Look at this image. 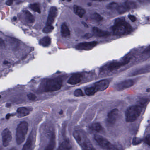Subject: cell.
<instances>
[{
    "mask_svg": "<svg viewBox=\"0 0 150 150\" xmlns=\"http://www.w3.org/2000/svg\"><path fill=\"white\" fill-rule=\"evenodd\" d=\"M93 32L95 36L98 37H106L110 35V33L108 31H104L96 27L93 28Z\"/></svg>",
    "mask_w": 150,
    "mask_h": 150,
    "instance_id": "obj_16",
    "label": "cell"
},
{
    "mask_svg": "<svg viewBox=\"0 0 150 150\" xmlns=\"http://www.w3.org/2000/svg\"><path fill=\"white\" fill-rule=\"evenodd\" d=\"M55 145V135L54 134L52 136L51 138L49 144L47 146V148H46V150H52L54 149V146Z\"/></svg>",
    "mask_w": 150,
    "mask_h": 150,
    "instance_id": "obj_28",
    "label": "cell"
},
{
    "mask_svg": "<svg viewBox=\"0 0 150 150\" xmlns=\"http://www.w3.org/2000/svg\"><path fill=\"white\" fill-rule=\"evenodd\" d=\"M65 0H62V1H65Z\"/></svg>",
    "mask_w": 150,
    "mask_h": 150,
    "instance_id": "obj_51",
    "label": "cell"
},
{
    "mask_svg": "<svg viewBox=\"0 0 150 150\" xmlns=\"http://www.w3.org/2000/svg\"><path fill=\"white\" fill-rule=\"evenodd\" d=\"M61 35L63 38L69 37L71 35V31L66 23H63L61 26Z\"/></svg>",
    "mask_w": 150,
    "mask_h": 150,
    "instance_id": "obj_18",
    "label": "cell"
},
{
    "mask_svg": "<svg viewBox=\"0 0 150 150\" xmlns=\"http://www.w3.org/2000/svg\"><path fill=\"white\" fill-rule=\"evenodd\" d=\"M54 27L52 25H46L43 29L42 31L44 33H51L54 30Z\"/></svg>",
    "mask_w": 150,
    "mask_h": 150,
    "instance_id": "obj_30",
    "label": "cell"
},
{
    "mask_svg": "<svg viewBox=\"0 0 150 150\" xmlns=\"http://www.w3.org/2000/svg\"><path fill=\"white\" fill-rule=\"evenodd\" d=\"M143 141L142 139L139 137H134L132 139V144L133 145H137L139 144H141Z\"/></svg>",
    "mask_w": 150,
    "mask_h": 150,
    "instance_id": "obj_31",
    "label": "cell"
},
{
    "mask_svg": "<svg viewBox=\"0 0 150 150\" xmlns=\"http://www.w3.org/2000/svg\"><path fill=\"white\" fill-rule=\"evenodd\" d=\"M6 107L8 108H10L11 107V104L10 103H7L6 104Z\"/></svg>",
    "mask_w": 150,
    "mask_h": 150,
    "instance_id": "obj_43",
    "label": "cell"
},
{
    "mask_svg": "<svg viewBox=\"0 0 150 150\" xmlns=\"http://www.w3.org/2000/svg\"><path fill=\"white\" fill-rule=\"evenodd\" d=\"M28 97L30 100L34 101L36 99V96L34 94L30 93L28 95Z\"/></svg>",
    "mask_w": 150,
    "mask_h": 150,
    "instance_id": "obj_36",
    "label": "cell"
},
{
    "mask_svg": "<svg viewBox=\"0 0 150 150\" xmlns=\"http://www.w3.org/2000/svg\"><path fill=\"white\" fill-rule=\"evenodd\" d=\"M72 147L69 140H67L64 141L59 146V150H70Z\"/></svg>",
    "mask_w": 150,
    "mask_h": 150,
    "instance_id": "obj_23",
    "label": "cell"
},
{
    "mask_svg": "<svg viewBox=\"0 0 150 150\" xmlns=\"http://www.w3.org/2000/svg\"><path fill=\"white\" fill-rule=\"evenodd\" d=\"M8 64V61H5V62H4V64Z\"/></svg>",
    "mask_w": 150,
    "mask_h": 150,
    "instance_id": "obj_45",
    "label": "cell"
},
{
    "mask_svg": "<svg viewBox=\"0 0 150 150\" xmlns=\"http://www.w3.org/2000/svg\"><path fill=\"white\" fill-rule=\"evenodd\" d=\"M72 0H67V1H68V2H70V1H71Z\"/></svg>",
    "mask_w": 150,
    "mask_h": 150,
    "instance_id": "obj_47",
    "label": "cell"
},
{
    "mask_svg": "<svg viewBox=\"0 0 150 150\" xmlns=\"http://www.w3.org/2000/svg\"><path fill=\"white\" fill-rule=\"evenodd\" d=\"M143 106L136 105L129 107L125 112V117L127 122H135L139 117L143 110Z\"/></svg>",
    "mask_w": 150,
    "mask_h": 150,
    "instance_id": "obj_4",
    "label": "cell"
},
{
    "mask_svg": "<svg viewBox=\"0 0 150 150\" xmlns=\"http://www.w3.org/2000/svg\"><path fill=\"white\" fill-rule=\"evenodd\" d=\"M149 90H150V88H148V89L147 90V92H150V91H149Z\"/></svg>",
    "mask_w": 150,
    "mask_h": 150,
    "instance_id": "obj_48",
    "label": "cell"
},
{
    "mask_svg": "<svg viewBox=\"0 0 150 150\" xmlns=\"http://www.w3.org/2000/svg\"><path fill=\"white\" fill-rule=\"evenodd\" d=\"M59 114H60V115H62V114H63V110H61V111H60V112H59Z\"/></svg>",
    "mask_w": 150,
    "mask_h": 150,
    "instance_id": "obj_44",
    "label": "cell"
},
{
    "mask_svg": "<svg viewBox=\"0 0 150 150\" xmlns=\"http://www.w3.org/2000/svg\"><path fill=\"white\" fill-rule=\"evenodd\" d=\"M94 19L95 21L97 22L101 21L103 20V18L99 14L97 13H95L93 15Z\"/></svg>",
    "mask_w": 150,
    "mask_h": 150,
    "instance_id": "obj_34",
    "label": "cell"
},
{
    "mask_svg": "<svg viewBox=\"0 0 150 150\" xmlns=\"http://www.w3.org/2000/svg\"><path fill=\"white\" fill-rule=\"evenodd\" d=\"M150 135L148 134L146 137L144 139V140L146 144H147L148 146H150Z\"/></svg>",
    "mask_w": 150,
    "mask_h": 150,
    "instance_id": "obj_35",
    "label": "cell"
},
{
    "mask_svg": "<svg viewBox=\"0 0 150 150\" xmlns=\"http://www.w3.org/2000/svg\"><path fill=\"white\" fill-rule=\"evenodd\" d=\"M82 75L80 74H73L67 81V83L70 85H75L81 82Z\"/></svg>",
    "mask_w": 150,
    "mask_h": 150,
    "instance_id": "obj_14",
    "label": "cell"
},
{
    "mask_svg": "<svg viewBox=\"0 0 150 150\" xmlns=\"http://www.w3.org/2000/svg\"><path fill=\"white\" fill-rule=\"evenodd\" d=\"M9 42L14 50H16L18 49L20 46V43L19 42L18 40L11 38L9 39Z\"/></svg>",
    "mask_w": 150,
    "mask_h": 150,
    "instance_id": "obj_26",
    "label": "cell"
},
{
    "mask_svg": "<svg viewBox=\"0 0 150 150\" xmlns=\"http://www.w3.org/2000/svg\"><path fill=\"white\" fill-rule=\"evenodd\" d=\"M92 35L90 34H86V35H84V37L85 38H90L92 37Z\"/></svg>",
    "mask_w": 150,
    "mask_h": 150,
    "instance_id": "obj_40",
    "label": "cell"
},
{
    "mask_svg": "<svg viewBox=\"0 0 150 150\" xmlns=\"http://www.w3.org/2000/svg\"><path fill=\"white\" fill-rule=\"evenodd\" d=\"M25 20L30 23H33L35 22V18L31 13L27 10H23Z\"/></svg>",
    "mask_w": 150,
    "mask_h": 150,
    "instance_id": "obj_20",
    "label": "cell"
},
{
    "mask_svg": "<svg viewBox=\"0 0 150 150\" xmlns=\"http://www.w3.org/2000/svg\"><path fill=\"white\" fill-rule=\"evenodd\" d=\"M91 1H96V0H91Z\"/></svg>",
    "mask_w": 150,
    "mask_h": 150,
    "instance_id": "obj_49",
    "label": "cell"
},
{
    "mask_svg": "<svg viewBox=\"0 0 150 150\" xmlns=\"http://www.w3.org/2000/svg\"><path fill=\"white\" fill-rule=\"evenodd\" d=\"M1 98V96L0 95V99Z\"/></svg>",
    "mask_w": 150,
    "mask_h": 150,
    "instance_id": "obj_50",
    "label": "cell"
},
{
    "mask_svg": "<svg viewBox=\"0 0 150 150\" xmlns=\"http://www.w3.org/2000/svg\"><path fill=\"white\" fill-rule=\"evenodd\" d=\"M14 21H16V17H14L13 18Z\"/></svg>",
    "mask_w": 150,
    "mask_h": 150,
    "instance_id": "obj_46",
    "label": "cell"
},
{
    "mask_svg": "<svg viewBox=\"0 0 150 150\" xmlns=\"http://www.w3.org/2000/svg\"><path fill=\"white\" fill-rule=\"evenodd\" d=\"M58 9L56 7H52L49 11L46 25H52L58 15Z\"/></svg>",
    "mask_w": 150,
    "mask_h": 150,
    "instance_id": "obj_10",
    "label": "cell"
},
{
    "mask_svg": "<svg viewBox=\"0 0 150 150\" xmlns=\"http://www.w3.org/2000/svg\"><path fill=\"white\" fill-rule=\"evenodd\" d=\"M110 85V81L107 79L102 80L96 82L94 87L96 91H103L108 88Z\"/></svg>",
    "mask_w": 150,
    "mask_h": 150,
    "instance_id": "obj_11",
    "label": "cell"
},
{
    "mask_svg": "<svg viewBox=\"0 0 150 150\" xmlns=\"http://www.w3.org/2000/svg\"><path fill=\"white\" fill-rule=\"evenodd\" d=\"M119 4L116 2H111L107 5V8L110 10H116Z\"/></svg>",
    "mask_w": 150,
    "mask_h": 150,
    "instance_id": "obj_29",
    "label": "cell"
},
{
    "mask_svg": "<svg viewBox=\"0 0 150 150\" xmlns=\"http://www.w3.org/2000/svg\"><path fill=\"white\" fill-rule=\"evenodd\" d=\"M97 44L98 42L96 41L81 42L77 45L76 48L77 50H90L95 47Z\"/></svg>",
    "mask_w": 150,
    "mask_h": 150,
    "instance_id": "obj_8",
    "label": "cell"
},
{
    "mask_svg": "<svg viewBox=\"0 0 150 150\" xmlns=\"http://www.w3.org/2000/svg\"><path fill=\"white\" fill-rule=\"evenodd\" d=\"M129 59H127V60L121 61V62H113L109 64L108 67V70L110 71L117 70V69L121 68L122 67L124 66L125 65L129 64Z\"/></svg>",
    "mask_w": 150,
    "mask_h": 150,
    "instance_id": "obj_13",
    "label": "cell"
},
{
    "mask_svg": "<svg viewBox=\"0 0 150 150\" xmlns=\"http://www.w3.org/2000/svg\"><path fill=\"white\" fill-rule=\"evenodd\" d=\"M39 43L40 45L43 47H48L51 43V39L50 37H44L40 40Z\"/></svg>",
    "mask_w": 150,
    "mask_h": 150,
    "instance_id": "obj_21",
    "label": "cell"
},
{
    "mask_svg": "<svg viewBox=\"0 0 150 150\" xmlns=\"http://www.w3.org/2000/svg\"><path fill=\"white\" fill-rule=\"evenodd\" d=\"M74 137L82 149L84 150H95L92 143L87 136L83 132L75 130L73 133Z\"/></svg>",
    "mask_w": 150,
    "mask_h": 150,
    "instance_id": "obj_3",
    "label": "cell"
},
{
    "mask_svg": "<svg viewBox=\"0 0 150 150\" xmlns=\"http://www.w3.org/2000/svg\"><path fill=\"white\" fill-rule=\"evenodd\" d=\"M14 1H17V0H7V1L6 2V4L8 6H12L13 3Z\"/></svg>",
    "mask_w": 150,
    "mask_h": 150,
    "instance_id": "obj_39",
    "label": "cell"
},
{
    "mask_svg": "<svg viewBox=\"0 0 150 150\" xmlns=\"http://www.w3.org/2000/svg\"><path fill=\"white\" fill-rule=\"evenodd\" d=\"M28 130V123L27 122H21L17 126L16 132V141L18 145L24 142Z\"/></svg>",
    "mask_w": 150,
    "mask_h": 150,
    "instance_id": "obj_5",
    "label": "cell"
},
{
    "mask_svg": "<svg viewBox=\"0 0 150 150\" xmlns=\"http://www.w3.org/2000/svg\"><path fill=\"white\" fill-rule=\"evenodd\" d=\"M42 85L44 92H54L61 89L63 86V81L59 78L48 79L44 81Z\"/></svg>",
    "mask_w": 150,
    "mask_h": 150,
    "instance_id": "obj_2",
    "label": "cell"
},
{
    "mask_svg": "<svg viewBox=\"0 0 150 150\" xmlns=\"http://www.w3.org/2000/svg\"><path fill=\"white\" fill-rule=\"evenodd\" d=\"M89 128L91 130L96 132H100L103 129L100 123L98 122L92 124L89 126Z\"/></svg>",
    "mask_w": 150,
    "mask_h": 150,
    "instance_id": "obj_22",
    "label": "cell"
},
{
    "mask_svg": "<svg viewBox=\"0 0 150 150\" xmlns=\"http://www.w3.org/2000/svg\"><path fill=\"white\" fill-rule=\"evenodd\" d=\"M96 92H97V91H96L94 86L87 88L85 89V93H86V94L88 96H92L94 95Z\"/></svg>",
    "mask_w": 150,
    "mask_h": 150,
    "instance_id": "obj_25",
    "label": "cell"
},
{
    "mask_svg": "<svg viewBox=\"0 0 150 150\" xmlns=\"http://www.w3.org/2000/svg\"><path fill=\"white\" fill-rule=\"evenodd\" d=\"M29 8L34 12H36V13L39 14L41 13L40 6H39L38 3H34L33 4H31V5H30Z\"/></svg>",
    "mask_w": 150,
    "mask_h": 150,
    "instance_id": "obj_27",
    "label": "cell"
},
{
    "mask_svg": "<svg viewBox=\"0 0 150 150\" xmlns=\"http://www.w3.org/2000/svg\"><path fill=\"white\" fill-rule=\"evenodd\" d=\"M128 17H129V20L132 22H135L136 20H137L136 17L134 16L131 15H129L128 16Z\"/></svg>",
    "mask_w": 150,
    "mask_h": 150,
    "instance_id": "obj_38",
    "label": "cell"
},
{
    "mask_svg": "<svg viewBox=\"0 0 150 150\" xmlns=\"http://www.w3.org/2000/svg\"><path fill=\"white\" fill-rule=\"evenodd\" d=\"M95 140L102 148L106 150H116L117 148L111 144L107 139L100 135H95L94 137Z\"/></svg>",
    "mask_w": 150,
    "mask_h": 150,
    "instance_id": "obj_6",
    "label": "cell"
},
{
    "mask_svg": "<svg viewBox=\"0 0 150 150\" xmlns=\"http://www.w3.org/2000/svg\"><path fill=\"white\" fill-rule=\"evenodd\" d=\"M112 29L114 35L116 36L129 35L132 31L131 26L122 18H117L115 20Z\"/></svg>",
    "mask_w": 150,
    "mask_h": 150,
    "instance_id": "obj_1",
    "label": "cell"
},
{
    "mask_svg": "<svg viewBox=\"0 0 150 150\" xmlns=\"http://www.w3.org/2000/svg\"><path fill=\"white\" fill-rule=\"evenodd\" d=\"M129 10V9L128 8V7L126 6L125 3L124 4H122V5L119 4L116 9L118 13L119 14H123L124 13H126Z\"/></svg>",
    "mask_w": 150,
    "mask_h": 150,
    "instance_id": "obj_24",
    "label": "cell"
},
{
    "mask_svg": "<svg viewBox=\"0 0 150 150\" xmlns=\"http://www.w3.org/2000/svg\"><path fill=\"white\" fill-rule=\"evenodd\" d=\"M134 84L135 82L132 80H125L116 84L115 88V89L118 91H122L131 87Z\"/></svg>",
    "mask_w": 150,
    "mask_h": 150,
    "instance_id": "obj_7",
    "label": "cell"
},
{
    "mask_svg": "<svg viewBox=\"0 0 150 150\" xmlns=\"http://www.w3.org/2000/svg\"><path fill=\"white\" fill-rule=\"evenodd\" d=\"M74 12L76 15L80 18H82L84 15L86 13V11L84 8L79 6H74L73 7Z\"/></svg>",
    "mask_w": 150,
    "mask_h": 150,
    "instance_id": "obj_19",
    "label": "cell"
},
{
    "mask_svg": "<svg viewBox=\"0 0 150 150\" xmlns=\"http://www.w3.org/2000/svg\"><path fill=\"white\" fill-rule=\"evenodd\" d=\"M11 116V114H8V115H7L6 116V118L7 119H9V117H10Z\"/></svg>",
    "mask_w": 150,
    "mask_h": 150,
    "instance_id": "obj_42",
    "label": "cell"
},
{
    "mask_svg": "<svg viewBox=\"0 0 150 150\" xmlns=\"http://www.w3.org/2000/svg\"><path fill=\"white\" fill-rule=\"evenodd\" d=\"M13 138L11 132L8 129H6L3 130L2 132V139L3 145L5 147L9 146L10 142H11Z\"/></svg>",
    "mask_w": 150,
    "mask_h": 150,
    "instance_id": "obj_9",
    "label": "cell"
},
{
    "mask_svg": "<svg viewBox=\"0 0 150 150\" xmlns=\"http://www.w3.org/2000/svg\"><path fill=\"white\" fill-rule=\"evenodd\" d=\"M125 3L129 10L131 9H133V8H136V7H137L136 4L135 2L129 1V2H125Z\"/></svg>",
    "mask_w": 150,
    "mask_h": 150,
    "instance_id": "obj_33",
    "label": "cell"
},
{
    "mask_svg": "<svg viewBox=\"0 0 150 150\" xmlns=\"http://www.w3.org/2000/svg\"><path fill=\"white\" fill-rule=\"evenodd\" d=\"M34 140H35V132H34V131L33 130L31 131L28 137L26 144L23 146V150H28L30 149L33 145Z\"/></svg>",
    "mask_w": 150,
    "mask_h": 150,
    "instance_id": "obj_15",
    "label": "cell"
},
{
    "mask_svg": "<svg viewBox=\"0 0 150 150\" xmlns=\"http://www.w3.org/2000/svg\"><path fill=\"white\" fill-rule=\"evenodd\" d=\"M31 110L30 108L26 107H21L17 109V113L18 114V117H22L26 116L29 115L30 112Z\"/></svg>",
    "mask_w": 150,
    "mask_h": 150,
    "instance_id": "obj_17",
    "label": "cell"
},
{
    "mask_svg": "<svg viewBox=\"0 0 150 150\" xmlns=\"http://www.w3.org/2000/svg\"><path fill=\"white\" fill-rule=\"evenodd\" d=\"M119 110L117 108L112 110L108 115L107 122L110 125H114L118 116Z\"/></svg>",
    "mask_w": 150,
    "mask_h": 150,
    "instance_id": "obj_12",
    "label": "cell"
},
{
    "mask_svg": "<svg viewBox=\"0 0 150 150\" xmlns=\"http://www.w3.org/2000/svg\"><path fill=\"white\" fill-rule=\"evenodd\" d=\"M74 96L76 97H82V96H84V93L82 90L80 89H76L74 91Z\"/></svg>",
    "mask_w": 150,
    "mask_h": 150,
    "instance_id": "obj_32",
    "label": "cell"
},
{
    "mask_svg": "<svg viewBox=\"0 0 150 150\" xmlns=\"http://www.w3.org/2000/svg\"><path fill=\"white\" fill-rule=\"evenodd\" d=\"M6 45L4 40L0 37V48H5Z\"/></svg>",
    "mask_w": 150,
    "mask_h": 150,
    "instance_id": "obj_37",
    "label": "cell"
},
{
    "mask_svg": "<svg viewBox=\"0 0 150 150\" xmlns=\"http://www.w3.org/2000/svg\"><path fill=\"white\" fill-rule=\"evenodd\" d=\"M82 23L83 24V25L85 26V27H86V28H88V27L87 24L86 23L84 22H82Z\"/></svg>",
    "mask_w": 150,
    "mask_h": 150,
    "instance_id": "obj_41",
    "label": "cell"
}]
</instances>
